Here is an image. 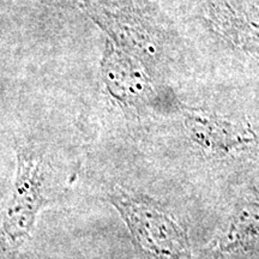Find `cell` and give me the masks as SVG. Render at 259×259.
<instances>
[{
	"label": "cell",
	"instance_id": "1",
	"mask_svg": "<svg viewBox=\"0 0 259 259\" xmlns=\"http://www.w3.org/2000/svg\"><path fill=\"white\" fill-rule=\"evenodd\" d=\"M47 187V164L42 155L19 149L14 189L0 222L2 253L16 255L28 240L38 212L50 203Z\"/></svg>",
	"mask_w": 259,
	"mask_h": 259
},
{
	"label": "cell",
	"instance_id": "4",
	"mask_svg": "<svg viewBox=\"0 0 259 259\" xmlns=\"http://www.w3.org/2000/svg\"><path fill=\"white\" fill-rule=\"evenodd\" d=\"M107 78L113 94L126 102L143 99L149 90V82L144 73L131 60L118 53L107 61Z\"/></svg>",
	"mask_w": 259,
	"mask_h": 259
},
{
	"label": "cell",
	"instance_id": "3",
	"mask_svg": "<svg viewBox=\"0 0 259 259\" xmlns=\"http://www.w3.org/2000/svg\"><path fill=\"white\" fill-rule=\"evenodd\" d=\"M186 127L194 142L212 150L229 151L251 141V132L223 118L202 111L186 114Z\"/></svg>",
	"mask_w": 259,
	"mask_h": 259
},
{
	"label": "cell",
	"instance_id": "5",
	"mask_svg": "<svg viewBox=\"0 0 259 259\" xmlns=\"http://www.w3.org/2000/svg\"><path fill=\"white\" fill-rule=\"evenodd\" d=\"M220 24L223 34L229 36L234 44L248 51L259 52V17L231 10L222 15Z\"/></svg>",
	"mask_w": 259,
	"mask_h": 259
},
{
	"label": "cell",
	"instance_id": "2",
	"mask_svg": "<svg viewBox=\"0 0 259 259\" xmlns=\"http://www.w3.org/2000/svg\"><path fill=\"white\" fill-rule=\"evenodd\" d=\"M109 199L127 223L142 250L156 258L179 259L186 251L181 229L150 200L114 187Z\"/></svg>",
	"mask_w": 259,
	"mask_h": 259
}]
</instances>
